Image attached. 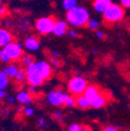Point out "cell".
<instances>
[{
	"instance_id": "cell-1",
	"label": "cell",
	"mask_w": 130,
	"mask_h": 131,
	"mask_svg": "<svg viewBox=\"0 0 130 131\" xmlns=\"http://www.w3.org/2000/svg\"><path fill=\"white\" fill-rule=\"evenodd\" d=\"M91 18L90 12L86 7L77 5L74 8L67 12L66 15V21L67 23L75 28H80L86 26L89 20Z\"/></svg>"
},
{
	"instance_id": "cell-2",
	"label": "cell",
	"mask_w": 130,
	"mask_h": 131,
	"mask_svg": "<svg viewBox=\"0 0 130 131\" xmlns=\"http://www.w3.org/2000/svg\"><path fill=\"white\" fill-rule=\"evenodd\" d=\"M103 19L106 23L115 24L121 22L125 17V8L121 4L111 3L102 14Z\"/></svg>"
},
{
	"instance_id": "cell-3",
	"label": "cell",
	"mask_w": 130,
	"mask_h": 131,
	"mask_svg": "<svg viewBox=\"0 0 130 131\" xmlns=\"http://www.w3.org/2000/svg\"><path fill=\"white\" fill-rule=\"evenodd\" d=\"M88 85H89L88 80L84 77L79 76V75H75L68 80L67 89H68V92L70 95L76 97L78 95L83 94L85 89L88 88Z\"/></svg>"
},
{
	"instance_id": "cell-4",
	"label": "cell",
	"mask_w": 130,
	"mask_h": 131,
	"mask_svg": "<svg viewBox=\"0 0 130 131\" xmlns=\"http://www.w3.org/2000/svg\"><path fill=\"white\" fill-rule=\"evenodd\" d=\"M55 18L52 16H48V17H41L35 22V28L38 31V34L42 36H46L52 34V29L55 23Z\"/></svg>"
},
{
	"instance_id": "cell-5",
	"label": "cell",
	"mask_w": 130,
	"mask_h": 131,
	"mask_svg": "<svg viewBox=\"0 0 130 131\" xmlns=\"http://www.w3.org/2000/svg\"><path fill=\"white\" fill-rule=\"evenodd\" d=\"M69 96H70L69 92H63L62 90H54L47 94L46 101L51 106L58 107V106L63 105V103L66 102Z\"/></svg>"
},
{
	"instance_id": "cell-6",
	"label": "cell",
	"mask_w": 130,
	"mask_h": 131,
	"mask_svg": "<svg viewBox=\"0 0 130 131\" xmlns=\"http://www.w3.org/2000/svg\"><path fill=\"white\" fill-rule=\"evenodd\" d=\"M23 49H24L23 44L13 41L12 43H9L5 47H3L2 50L8 55V57L10 58L12 61H17V60L21 59V57L24 54Z\"/></svg>"
},
{
	"instance_id": "cell-7",
	"label": "cell",
	"mask_w": 130,
	"mask_h": 131,
	"mask_svg": "<svg viewBox=\"0 0 130 131\" xmlns=\"http://www.w3.org/2000/svg\"><path fill=\"white\" fill-rule=\"evenodd\" d=\"M25 71H26V82L29 85L41 86L45 82V80L38 73L35 62H32V63L28 64L27 67H25Z\"/></svg>"
},
{
	"instance_id": "cell-8",
	"label": "cell",
	"mask_w": 130,
	"mask_h": 131,
	"mask_svg": "<svg viewBox=\"0 0 130 131\" xmlns=\"http://www.w3.org/2000/svg\"><path fill=\"white\" fill-rule=\"evenodd\" d=\"M35 64H36V69L38 73L45 81L52 76L53 68L51 67L50 62H48L46 60H38V61H35Z\"/></svg>"
},
{
	"instance_id": "cell-9",
	"label": "cell",
	"mask_w": 130,
	"mask_h": 131,
	"mask_svg": "<svg viewBox=\"0 0 130 131\" xmlns=\"http://www.w3.org/2000/svg\"><path fill=\"white\" fill-rule=\"evenodd\" d=\"M23 47L25 48V50L29 52H36L40 50L41 42L36 36H28L27 38H25L23 42Z\"/></svg>"
},
{
	"instance_id": "cell-10",
	"label": "cell",
	"mask_w": 130,
	"mask_h": 131,
	"mask_svg": "<svg viewBox=\"0 0 130 131\" xmlns=\"http://www.w3.org/2000/svg\"><path fill=\"white\" fill-rule=\"evenodd\" d=\"M68 30H69V24L67 23V21L56 20L52 29V34L55 37H63L64 35H67Z\"/></svg>"
},
{
	"instance_id": "cell-11",
	"label": "cell",
	"mask_w": 130,
	"mask_h": 131,
	"mask_svg": "<svg viewBox=\"0 0 130 131\" xmlns=\"http://www.w3.org/2000/svg\"><path fill=\"white\" fill-rule=\"evenodd\" d=\"M16 101L19 102L20 104L27 106L32 103V96L31 94L26 90H21L16 95Z\"/></svg>"
},
{
	"instance_id": "cell-12",
	"label": "cell",
	"mask_w": 130,
	"mask_h": 131,
	"mask_svg": "<svg viewBox=\"0 0 130 131\" xmlns=\"http://www.w3.org/2000/svg\"><path fill=\"white\" fill-rule=\"evenodd\" d=\"M108 102V97L107 95L103 94L102 92L97 96L95 99H93L91 101V107L92 108H95V109H100L102 107H104Z\"/></svg>"
},
{
	"instance_id": "cell-13",
	"label": "cell",
	"mask_w": 130,
	"mask_h": 131,
	"mask_svg": "<svg viewBox=\"0 0 130 131\" xmlns=\"http://www.w3.org/2000/svg\"><path fill=\"white\" fill-rule=\"evenodd\" d=\"M14 41V36L7 28H0V48H3Z\"/></svg>"
},
{
	"instance_id": "cell-14",
	"label": "cell",
	"mask_w": 130,
	"mask_h": 131,
	"mask_svg": "<svg viewBox=\"0 0 130 131\" xmlns=\"http://www.w3.org/2000/svg\"><path fill=\"white\" fill-rule=\"evenodd\" d=\"M111 0H94L92 6L94 10L98 14H103L104 10L111 4Z\"/></svg>"
},
{
	"instance_id": "cell-15",
	"label": "cell",
	"mask_w": 130,
	"mask_h": 131,
	"mask_svg": "<svg viewBox=\"0 0 130 131\" xmlns=\"http://www.w3.org/2000/svg\"><path fill=\"white\" fill-rule=\"evenodd\" d=\"M75 106L79 109H88L91 107V101L88 99V98L83 95H78L76 96V104Z\"/></svg>"
},
{
	"instance_id": "cell-16",
	"label": "cell",
	"mask_w": 130,
	"mask_h": 131,
	"mask_svg": "<svg viewBox=\"0 0 130 131\" xmlns=\"http://www.w3.org/2000/svg\"><path fill=\"white\" fill-rule=\"evenodd\" d=\"M100 93H101V91H100V89H99L98 86H96V85H88V88L85 89L83 95L88 98L90 101H92V100L95 99V98L98 96Z\"/></svg>"
},
{
	"instance_id": "cell-17",
	"label": "cell",
	"mask_w": 130,
	"mask_h": 131,
	"mask_svg": "<svg viewBox=\"0 0 130 131\" xmlns=\"http://www.w3.org/2000/svg\"><path fill=\"white\" fill-rule=\"evenodd\" d=\"M19 70H20V67H19V64H17V63H10V64L6 66V67L3 69V71L7 74V76L9 78H15V76L17 75Z\"/></svg>"
},
{
	"instance_id": "cell-18",
	"label": "cell",
	"mask_w": 130,
	"mask_h": 131,
	"mask_svg": "<svg viewBox=\"0 0 130 131\" xmlns=\"http://www.w3.org/2000/svg\"><path fill=\"white\" fill-rule=\"evenodd\" d=\"M8 84H9V77L3 70H0V90H6Z\"/></svg>"
},
{
	"instance_id": "cell-19",
	"label": "cell",
	"mask_w": 130,
	"mask_h": 131,
	"mask_svg": "<svg viewBox=\"0 0 130 131\" xmlns=\"http://www.w3.org/2000/svg\"><path fill=\"white\" fill-rule=\"evenodd\" d=\"M77 5H78L77 0H62V2H61V6L66 12L74 8Z\"/></svg>"
},
{
	"instance_id": "cell-20",
	"label": "cell",
	"mask_w": 130,
	"mask_h": 131,
	"mask_svg": "<svg viewBox=\"0 0 130 131\" xmlns=\"http://www.w3.org/2000/svg\"><path fill=\"white\" fill-rule=\"evenodd\" d=\"M68 131H92V129L86 125L80 124H71L68 127Z\"/></svg>"
},
{
	"instance_id": "cell-21",
	"label": "cell",
	"mask_w": 130,
	"mask_h": 131,
	"mask_svg": "<svg viewBox=\"0 0 130 131\" xmlns=\"http://www.w3.org/2000/svg\"><path fill=\"white\" fill-rule=\"evenodd\" d=\"M86 26H88L89 29L96 31V30H98L99 27H100V21L97 20V19H95V18H90V20H89Z\"/></svg>"
},
{
	"instance_id": "cell-22",
	"label": "cell",
	"mask_w": 130,
	"mask_h": 131,
	"mask_svg": "<svg viewBox=\"0 0 130 131\" xmlns=\"http://www.w3.org/2000/svg\"><path fill=\"white\" fill-rule=\"evenodd\" d=\"M15 80L17 81L18 83H23L26 81V71L25 69H21L19 70V72L17 73V75L15 76Z\"/></svg>"
},
{
	"instance_id": "cell-23",
	"label": "cell",
	"mask_w": 130,
	"mask_h": 131,
	"mask_svg": "<svg viewBox=\"0 0 130 131\" xmlns=\"http://www.w3.org/2000/svg\"><path fill=\"white\" fill-rule=\"evenodd\" d=\"M21 62H22V64L24 66V67H27L28 64L35 62V58L30 54H23V56L21 57Z\"/></svg>"
},
{
	"instance_id": "cell-24",
	"label": "cell",
	"mask_w": 130,
	"mask_h": 131,
	"mask_svg": "<svg viewBox=\"0 0 130 131\" xmlns=\"http://www.w3.org/2000/svg\"><path fill=\"white\" fill-rule=\"evenodd\" d=\"M21 111H22V114H23V116H25V117H32L35 114V112H36V110L32 107H30L29 105L24 106L21 109Z\"/></svg>"
},
{
	"instance_id": "cell-25",
	"label": "cell",
	"mask_w": 130,
	"mask_h": 131,
	"mask_svg": "<svg viewBox=\"0 0 130 131\" xmlns=\"http://www.w3.org/2000/svg\"><path fill=\"white\" fill-rule=\"evenodd\" d=\"M75 104H76V98H75V96H72V95H70L69 98L66 100V102L63 103V105L67 107H74Z\"/></svg>"
},
{
	"instance_id": "cell-26",
	"label": "cell",
	"mask_w": 130,
	"mask_h": 131,
	"mask_svg": "<svg viewBox=\"0 0 130 131\" xmlns=\"http://www.w3.org/2000/svg\"><path fill=\"white\" fill-rule=\"evenodd\" d=\"M0 61L1 62H3V63H9L12 60H10V58L8 57V55L2 50H0Z\"/></svg>"
},
{
	"instance_id": "cell-27",
	"label": "cell",
	"mask_w": 130,
	"mask_h": 131,
	"mask_svg": "<svg viewBox=\"0 0 130 131\" xmlns=\"http://www.w3.org/2000/svg\"><path fill=\"white\" fill-rule=\"evenodd\" d=\"M50 64L52 68H59L60 67V61L58 58H55V57H52L50 59Z\"/></svg>"
},
{
	"instance_id": "cell-28",
	"label": "cell",
	"mask_w": 130,
	"mask_h": 131,
	"mask_svg": "<svg viewBox=\"0 0 130 131\" xmlns=\"http://www.w3.org/2000/svg\"><path fill=\"white\" fill-rule=\"evenodd\" d=\"M37 125L40 129H43V128H46V125H47V122L45 120V118H40L38 121H37Z\"/></svg>"
},
{
	"instance_id": "cell-29",
	"label": "cell",
	"mask_w": 130,
	"mask_h": 131,
	"mask_svg": "<svg viewBox=\"0 0 130 131\" xmlns=\"http://www.w3.org/2000/svg\"><path fill=\"white\" fill-rule=\"evenodd\" d=\"M67 35L70 38H76V37H78V31L75 30V29H71V30H68Z\"/></svg>"
},
{
	"instance_id": "cell-30",
	"label": "cell",
	"mask_w": 130,
	"mask_h": 131,
	"mask_svg": "<svg viewBox=\"0 0 130 131\" xmlns=\"http://www.w3.org/2000/svg\"><path fill=\"white\" fill-rule=\"evenodd\" d=\"M38 88H39V86H36V85H29V88H28V92H29L31 95L38 94V92H39Z\"/></svg>"
},
{
	"instance_id": "cell-31",
	"label": "cell",
	"mask_w": 130,
	"mask_h": 131,
	"mask_svg": "<svg viewBox=\"0 0 130 131\" xmlns=\"http://www.w3.org/2000/svg\"><path fill=\"white\" fill-rule=\"evenodd\" d=\"M120 4L124 8H130V0H120Z\"/></svg>"
},
{
	"instance_id": "cell-32",
	"label": "cell",
	"mask_w": 130,
	"mask_h": 131,
	"mask_svg": "<svg viewBox=\"0 0 130 131\" xmlns=\"http://www.w3.org/2000/svg\"><path fill=\"white\" fill-rule=\"evenodd\" d=\"M54 118L56 119V120H58V121H61L62 120V111L61 110H56L55 112H54Z\"/></svg>"
},
{
	"instance_id": "cell-33",
	"label": "cell",
	"mask_w": 130,
	"mask_h": 131,
	"mask_svg": "<svg viewBox=\"0 0 130 131\" xmlns=\"http://www.w3.org/2000/svg\"><path fill=\"white\" fill-rule=\"evenodd\" d=\"M19 25L21 26V28H22L23 30H26V29H28V27H29V23H28V22H25V20L21 21V22L19 23Z\"/></svg>"
},
{
	"instance_id": "cell-34",
	"label": "cell",
	"mask_w": 130,
	"mask_h": 131,
	"mask_svg": "<svg viewBox=\"0 0 130 131\" xmlns=\"http://www.w3.org/2000/svg\"><path fill=\"white\" fill-rule=\"evenodd\" d=\"M100 131H118V129L115 126H106L103 129H101Z\"/></svg>"
},
{
	"instance_id": "cell-35",
	"label": "cell",
	"mask_w": 130,
	"mask_h": 131,
	"mask_svg": "<svg viewBox=\"0 0 130 131\" xmlns=\"http://www.w3.org/2000/svg\"><path fill=\"white\" fill-rule=\"evenodd\" d=\"M96 37L98 38V39H103L104 38V32L101 31V30H96Z\"/></svg>"
},
{
	"instance_id": "cell-36",
	"label": "cell",
	"mask_w": 130,
	"mask_h": 131,
	"mask_svg": "<svg viewBox=\"0 0 130 131\" xmlns=\"http://www.w3.org/2000/svg\"><path fill=\"white\" fill-rule=\"evenodd\" d=\"M6 91L5 90H0V100H2L4 99V98L6 97Z\"/></svg>"
},
{
	"instance_id": "cell-37",
	"label": "cell",
	"mask_w": 130,
	"mask_h": 131,
	"mask_svg": "<svg viewBox=\"0 0 130 131\" xmlns=\"http://www.w3.org/2000/svg\"><path fill=\"white\" fill-rule=\"evenodd\" d=\"M51 55H52V57H55V58H58V57L60 56V52H58V51H52V53H51Z\"/></svg>"
},
{
	"instance_id": "cell-38",
	"label": "cell",
	"mask_w": 130,
	"mask_h": 131,
	"mask_svg": "<svg viewBox=\"0 0 130 131\" xmlns=\"http://www.w3.org/2000/svg\"><path fill=\"white\" fill-rule=\"evenodd\" d=\"M16 101V97H12V96H9L8 98H7V103H14Z\"/></svg>"
},
{
	"instance_id": "cell-39",
	"label": "cell",
	"mask_w": 130,
	"mask_h": 131,
	"mask_svg": "<svg viewBox=\"0 0 130 131\" xmlns=\"http://www.w3.org/2000/svg\"><path fill=\"white\" fill-rule=\"evenodd\" d=\"M8 113H9V110L7 108H2V110H1V114H2V116H7Z\"/></svg>"
},
{
	"instance_id": "cell-40",
	"label": "cell",
	"mask_w": 130,
	"mask_h": 131,
	"mask_svg": "<svg viewBox=\"0 0 130 131\" xmlns=\"http://www.w3.org/2000/svg\"><path fill=\"white\" fill-rule=\"evenodd\" d=\"M6 14V8L4 6H2L1 8H0V16H4Z\"/></svg>"
},
{
	"instance_id": "cell-41",
	"label": "cell",
	"mask_w": 130,
	"mask_h": 131,
	"mask_svg": "<svg viewBox=\"0 0 130 131\" xmlns=\"http://www.w3.org/2000/svg\"><path fill=\"white\" fill-rule=\"evenodd\" d=\"M5 25H6V26H8V27H12L14 24H13V22H12V21H8V20H7V21H5Z\"/></svg>"
},
{
	"instance_id": "cell-42",
	"label": "cell",
	"mask_w": 130,
	"mask_h": 131,
	"mask_svg": "<svg viewBox=\"0 0 130 131\" xmlns=\"http://www.w3.org/2000/svg\"><path fill=\"white\" fill-rule=\"evenodd\" d=\"M2 6H3V5H2V3H0V8H1Z\"/></svg>"
},
{
	"instance_id": "cell-43",
	"label": "cell",
	"mask_w": 130,
	"mask_h": 131,
	"mask_svg": "<svg viewBox=\"0 0 130 131\" xmlns=\"http://www.w3.org/2000/svg\"><path fill=\"white\" fill-rule=\"evenodd\" d=\"M1 131H5V128H2V129H1Z\"/></svg>"
},
{
	"instance_id": "cell-44",
	"label": "cell",
	"mask_w": 130,
	"mask_h": 131,
	"mask_svg": "<svg viewBox=\"0 0 130 131\" xmlns=\"http://www.w3.org/2000/svg\"><path fill=\"white\" fill-rule=\"evenodd\" d=\"M0 3H2V0H0Z\"/></svg>"
},
{
	"instance_id": "cell-45",
	"label": "cell",
	"mask_w": 130,
	"mask_h": 131,
	"mask_svg": "<svg viewBox=\"0 0 130 131\" xmlns=\"http://www.w3.org/2000/svg\"><path fill=\"white\" fill-rule=\"evenodd\" d=\"M118 131H119V130H118Z\"/></svg>"
}]
</instances>
